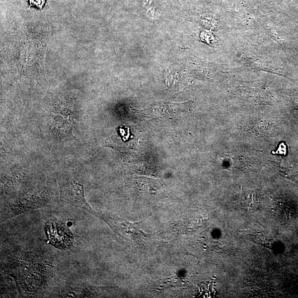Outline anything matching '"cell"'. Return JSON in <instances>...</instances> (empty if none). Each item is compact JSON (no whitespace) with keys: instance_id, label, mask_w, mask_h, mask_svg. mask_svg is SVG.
Here are the masks:
<instances>
[{"instance_id":"1","label":"cell","mask_w":298,"mask_h":298,"mask_svg":"<svg viewBox=\"0 0 298 298\" xmlns=\"http://www.w3.org/2000/svg\"><path fill=\"white\" fill-rule=\"evenodd\" d=\"M46 232L49 241L54 246L60 249L66 250L73 245L74 238L72 232L61 223H48Z\"/></svg>"},{"instance_id":"2","label":"cell","mask_w":298,"mask_h":298,"mask_svg":"<svg viewBox=\"0 0 298 298\" xmlns=\"http://www.w3.org/2000/svg\"><path fill=\"white\" fill-rule=\"evenodd\" d=\"M189 53L191 70L197 74L202 76H216L219 74L225 73L226 66L212 63L200 59L194 56L190 52Z\"/></svg>"},{"instance_id":"3","label":"cell","mask_w":298,"mask_h":298,"mask_svg":"<svg viewBox=\"0 0 298 298\" xmlns=\"http://www.w3.org/2000/svg\"><path fill=\"white\" fill-rule=\"evenodd\" d=\"M62 195L64 198H68L69 202L78 203L84 207L86 206L81 183L74 181L69 182L68 186H64Z\"/></svg>"},{"instance_id":"4","label":"cell","mask_w":298,"mask_h":298,"mask_svg":"<svg viewBox=\"0 0 298 298\" xmlns=\"http://www.w3.org/2000/svg\"><path fill=\"white\" fill-rule=\"evenodd\" d=\"M240 203L243 210L249 213L257 212L260 206V199L257 194L252 191L242 193Z\"/></svg>"},{"instance_id":"5","label":"cell","mask_w":298,"mask_h":298,"mask_svg":"<svg viewBox=\"0 0 298 298\" xmlns=\"http://www.w3.org/2000/svg\"><path fill=\"white\" fill-rule=\"evenodd\" d=\"M46 1L47 0H28V9H30L31 7H34L42 11Z\"/></svg>"},{"instance_id":"6","label":"cell","mask_w":298,"mask_h":298,"mask_svg":"<svg viewBox=\"0 0 298 298\" xmlns=\"http://www.w3.org/2000/svg\"><path fill=\"white\" fill-rule=\"evenodd\" d=\"M274 154H279V155H286L287 153V146L284 143H282L280 144L279 147H278V150L276 152H273Z\"/></svg>"}]
</instances>
